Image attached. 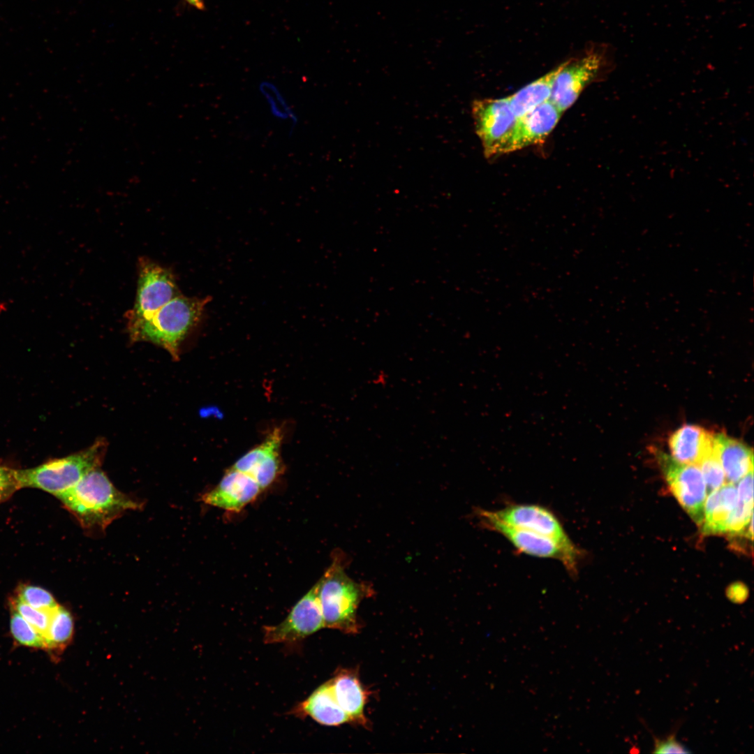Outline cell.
<instances>
[{
  "label": "cell",
  "instance_id": "6da1fadb",
  "mask_svg": "<svg viewBox=\"0 0 754 754\" xmlns=\"http://www.w3.org/2000/svg\"><path fill=\"white\" fill-rule=\"evenodd\" d=\"M57 498L89 531H103L126 512L142 507L141 503L119 491L99 467Z\"/></svg>",
  "mask_w": 754,
  "mask_h": 754
},
{
  "label": "cell",
  "instance_id": "7a4b0ae2",
  "mask_svg": "<svg viewBox=\"0 0 754 754\" xmlns=\"http://www.w3.org/2000/svg\"><path fill=\"white\" fill-rule=\"evenodd\" d=\"M211 300L210 296L189 297L180 294L149 317L128 323L130 337L133 341L160 346L177 358L182 341L200 322Z\"/></svg>",
  "mask_w": 754,
  "mask_h": 754
},
{
  "label": "cell",
  "instance_id": "3957f363",
  "mask_svg": "<svg viewBox=\"0 0 754 754\" xmlns=\"http://www.w3.org/2000/svg\"><path fill=\"white\" fill-rule=\"evenodd\" d=\"M105 450V442L100 440L78 453L52 459L32 468L15 470L20 488H38L57 497L89 471L100 467Z\"/></svg>",
  "mask_w": 754,
  "mask_h": 754
},
{
  "label": "cell",
  "instance_id": "277c9868",
  "mask_svg": "<svg viewBox=\"0 0 754 754\" xmlns=\"http://www.w3.org/2000/svg\"><path fill=\"white\" fill-rule=\"evenodd\" d=\"M324 627L346 633L359 630L357 610L363 598L362 586L352 580L334 561L316 583Z\"/></svg>",
  "mask_w": 754,
  "mask_h": 754
},
{
  "label": "cell",
  "instance_id": "5b68a950",
  "mask_svg": "<svg viewBox=\"0 0 754 754\" xmlns=\"http://www.w3.org/2000/svg\"><path fill=\"white\" fill-rule=\"evenodd\" d=\"M475 515L485 528L503 536L519 553L561 562L571 575H576L584 552L576 545L568 546L551 538L507 525L490 510L478 508Z\"/></svg>",
  "mask_w": 754,
  "mask_h": 754
},
{
  "label": "cell",
  "instance_id": "8992f818",
  "mask_svg": "<svg viewBox=\"0 0 754 754\" xmlns=\"http://www.w3.org/2000/svg\"><path fill=\"white\" fill-rule=\"evenodd\" d=\"M471 112L485 155L490 158L509 153L518 117L512 111L508 96L475 100Z\"/></svg>",
  "mask_w": 754,
  "mask_h": 754
},
{
  "label": "cell",
  "instance_id": "52a82bcc",
  "mask_svg": "<svg viewBox=\"0 0 754 754\" xmlns=\"http://www.w3.org/2000/svg\"><path fill=\"white\" fill-rule=\"evenodd\" d=\"M138 280L133 307L126 313L127 324L146 318L180 295L172 271L147 257L138 263Z\"/></svg>",
  "mask_w": 754,
  "mask_h": 754
},
{
  "label": "cell",
  "instance_id": "ba28073f",
  "mask_svg": "<svg viewBox=\"0 0 754 754\" xmlns=\"http://www.w3.org/2000/svg\"><path fill=\"white\" fill-rule=\"evenodd\" d=\"M658 460L671 491L695 522L702 525L707 487L700 468L664 453H659Z\"/></svg>",
  "mask_w": 754,
  "mask_h": 754
},
{
  "label": "cell",
  "instance_id": "9c48e42d",
  "mask_svg": "<svg viewBox=\"0 0 754 754\" xmlns=\"http://www.w3.org/2000/svg\"><path fill=\"white\" fill-rule=\"evenodd\" d=\"M324 627L323 612L316 584L293 607L288 616L276 626L264 627L263 640L267 644L300 640Z\"/></svg>",
  "mask_w": 754,
  "mask_h": 754
},
{
  "label": "cell",
  "instance_id": "30bf717a",
  "mask_svg": "<svg viewBox=\"0 0 754 754\" xmlns=\"http://www.w3.org/2000/svg\"><path fill=\"white\" fill-rule=\"evenodd\" d=\"M604 66L603 57L593 52L564 62L554 78L549 101L563 112L573 105L584 88L599 76Z\"/></svg>",
  "mask_w": 754,
  "mask_h": 754
},
{
  "label": "cell",
  "instance_id": "8fae6325",
  "mask_svg": "<svg viewBox=\"0 0 754 754\" xmlns=\"http://www.w3.org/2000/svg\"><path fill=\"white\" fill-rule=\"evenodd\" d=\"M491 513L504 524L551 538L563 545H575L556 515L539 504L508 503Z\"/></svg>",
  "mask_w": 754,
  "mask_h": 754
},
{
  "label": "cell",
  "instance_id": "7c38bea8",
  "mask_svg": "<svg viewBox=\"0 0 754 754\" xmlns=\"http://www.w3.org/2000/svg\"><path fill=\"white\" fill-rule=\"evenodd\" d=\"M283 435L275 429L256 447L240 457L231 468L253 478L263 489L269 487L281 470L280 448Z\"/></svg>",
  "mask_w": 754,
  "mask_h": 754
},
{
  "label": "cell",
  "instance_id": "4fadbf2b",
  "mask_svg": "<svg viewBox=\"0 0 754 754\" xmlns=\"http://www.w3.org/2000/svg\"><path fill=\"white\" fill-rule=\"evenodd\" d=\"M262 491L258 484L248 475L230 468L219 483L202 496L208 505L228 511L239 512L253 501Z\"/></svg>",
  "mask_w": 754,
  "mask_h": 754
},
{
  "label": "cell",
  "instance_id": "5bb4252c",
  "mask_svg": "<svg viewBox=\"0 0 754 754\" xmlns=\"http://www.w3.org/2000/svg\"><path fill=\"white\" fill-rule=\"evenodd\" d=\"M563 112L549 100L518 117L509 151L544 140L556 126Z\"/></svg>",
  "mask_w": 754,
  "mask_h": 754
},
{
  "label": "cell",
  "instance_id": "9a60e30c",
  "mask_svg": "<svg viewBox=\"0 0 754 754\" xmlns=\"http://www.w3.org/2000/svg\"><path fill=\"white\" fill-rule=\"evenodd\" d=\"M714 436L695 424H684L669 439L671 456L679 462L697 466L714 448Z\"/></svg>",
  "mask_w": 754,
  "mask_h": 754
},
{
  "label": "cell",
  "instance_id": "2e32d148",
  "mask_svg": "<svg viewBox=\"0 0 754 754\" xmlns=\"http://www.w3.org/2000/svg\"><path fill=\"white\" fill-rule=\"evenodd\" d=\"M293 714L308 716L318 723L337 726L350 721L347 714L338 703L331 679L317 688L305 700L293 709Z\"/></svg>",
  "mask_w": 754,
  "mask_h": 754
},
{
  "label": "cell",
  "instance_id": "e0dca14e",
  "mask_svg": "<svg viewBox=\"0 0 754 754\" xmlns=\"http://www.w3.org/2000/svg\"><path fill=\"white\" fill-rule=\"evenodd\" d=\"M714 449L725 480L734 484L753 471V453L744 443L723 434L714 436Z\"/></svg>",
  "mask_w": 754,
  "mask_h": 754
},
{
  "label": "cell",
  "instance_id": "ac0fdd59",
  "mask_svg": "<svg viewBox=\"0 0 754 754\" xmlns=\"http://www.w3.org/2000/svg\"><path fill=\"white\" fill-rule=\"evenodd\" d=\"M331 681L335 697L350 721L366 725L364 706L367 695L356 672L341 670Z\"/></svg>",
  "mask_w": 754,
  "mask_h": 754
},
{
  "label": "cell",
  "instance_id": "d6986e66",
  "mask_svg": "<svg viewBox=\"0 0 754 754\" xmlns=\"http://www.w3.org/2000/svg\"><path fill=\"white\" fill-rule=\"evenodd\" d=\"M737 501V490L732 483L724 484L710 492L704 503L703 533L706 535L725 533L727 521Z\"/></svg>",
  "mask_w": 754,
  "mask_h": 754
},
{
  "label": "cell",
  "instance_id": "ffe728a7",
  "mask_svg": "<svg viewBox=\"0 0 754 754\" xmlns=\"http://www.w3.org/2000/svg\"><path fill=\"white\" fill-rule=\"evenodd\" d=\"M563 64L508 96L510 107L517 117H522L549 100L554 78Z\"/></svg>",
  "mask_w": 754,
  "mask_h": 754
},
{
  "label": "cell",
  "instance_id": "44dd1931",
  "mask_svg": "<svg viewBox=\"0 0 754 754\" xmlns=\"http://www.w3.org/2000/svg\"><path fill=\"white\" fill-rule=\"evenodd\" d=\"M258 91L264 100L269 114L278 121L293 128L298 123V116L282 90L273 82L263 80Z\"/></svg>",
  "mask_w": 754,
  "mask_h": 754
},
{
  "label": "cell",
  "instance_id": "7402d4cb",
  "mask_svg": "<svg viewBox=\"0 0 754 754\" xmlns=\"http://www.w3.org/2000/svg\"><path fill=\"white\" fill-rule=\"evenodd\" d=\"M74 622L71 612L58 605L51 613L45 635L46 650L61 652L73 639Z\"/></svg>",
  "mask_w": 754,
  "mask_h": 754
},
{
  "label": "cell",
  "instance_id": "603a6c76",
  "mask_svg": "<svg viewBox=\"0 0 754 754\" xmlns=\"http://www.w3.org/2000/svg\"><path fill=\"white\" fill-rule=\"evenodd\" d=\"M11 611L10 628L13 639L22 646L46 650L43 636L17 612Z\"/></svg>",
  "mask_w": 754,
  "mask_h": 754
},
{
  "label": "cell",
  "instance_id": "cb8c5ba5",
  "mask_svg": "<svg viewBox=\"0 0 754 754\" xmlns=\"http://www.w3.org/2000/svg\"><path fill=\"white\" fill-rule=\"evenodd\" d=\"M15 597L30 606L44 612H52L59 605L49 591L40 586L30 584L20 586L17 589Z\"/></svg>",
  "mask_w": 754,
  "mask_h": 754
},
{
  "label": "cell",
  "instance_id": "d4e9b609",
  "mask_svg": "<svg viewBox=\"0 0 754 754\" xmlns=\"http://www.w3.org/2000/svg\"><path fill=\"white\" fill-rule=\"evenodd\" d=\"M698 466L706 484L707 494H709L725 484V474L714 448L704 457Z\"/></svg>",
  "mask_w": 754,
  "mask_h": 754
},
{
  "label": "cell",
  "instance_id": "484cf974",
  "mask_svg": "<svg viewBox=\"0 0 754 754\" xmlns=\"http://www.w3.org/2000/svg\"><path fill=\"white\" fill-rule=\"evenodd\" d=\"M11 609L17 612L29 624H31L44 639L47 630L52 612H44L37 609L17 598L13 597L10 599Z\"/></svg>",
  "mask_w": 754,
  "mask_h": 754
},
{
  "label": "cell",
  "instance_id": "4316f807",
  "mask_svg": "<svg viewBox=\"0 0 754 754\" xmlns=\"http://www.w3.org/2000/svg\"><path fill=\"white\" fill-rule=\"evenodd\" d=\"M676 731L664 738H658L652 734L653 739L654 753H690L683 744L677 739Z\"/></svg>",
  "mask_w": 754,
  "mask_h": 754
},
{
  "label": "cell",
  "instance_id": "83f0119b",
  "mask_svg": "<svg viewBox=\"0 0 754 754\" xmlns=\"http://www.w3.org/2000/svg\"><path fill=\"white\" fill-rule=\"evenodd\" d=\"M19 489L15 470L0 466V503L7 500Z\"/></svg>",
  "mask_w": 754,
  "mask_h": 754
},
{
  "label": "cell",
  "instance_id": "f1b7e54d",
  "mask_svg": "<svg viewBox=\"0 0 754 754\" xmlns=\"http://www.w3.org/2000/svg\"><path fill=\"white\" fill-rule=\"evenodd\" d=\"M737 488L738 499L745 502H753V473L749 472L739 481Z\"/></svg>",
  "mask_w": 754,
  "mask_h": 754
},
{
  "label": "cell",
  "instance_id": "f546056e",
  "mask_svg": "<svg viewBox=\"0 0 754 754\" xmlns=\"http://www.w3.org/2000/svg\"><path fill=\"white\" fill-rule=\"evenodd\" d=\"M726 596L732 603L740 604L748 598V590L743 584L735 583L727 588Z\"/></svg>",
  "mask_w": 754,
  "mask_h": 754
},
{
  "label": "cell",
  "instance_id": "4dcf8cb0",
  "mask_svg": "<svg viewBox=\"0 0 754 754\" xmlns=\"http://www.w3.org/2000/svg\"><path fill=\"white\" fill-rule=\"evenodd\" d=\"M185 1H186L188 3H190L191 5L195 6V8H198L200 10H203L205 8V4L203 3V0H185Z\"/></svg>",
  "mask_w": 754,
  "mask_h": 754
},
{
  "label": "cell",
  "instance_id": "1f68e13d",
  "mask_svg": "<svg viewBox=\"0 0 754 754\" xmlns=\"http://www.w3.org/2000/svg\"><path fill=\"white\" fill-rule=\"evenodd\" d=\"M3 306L0 303V313L3 310Z\"/></svg>",
  "mask_w": 754,
  "mask_h": 754
}]
</instances>
